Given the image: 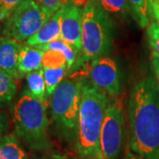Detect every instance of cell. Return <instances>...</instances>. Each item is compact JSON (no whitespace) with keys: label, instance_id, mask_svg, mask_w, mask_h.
Wrapping results in <instances>:
<instances>
[{"label":"cell","instance_id":"1","mask_svg":"<svg viewBox=\"0 0 159 159\" xmlns=\"http://www.w3.org/2000/svg\"><path fill=\"white\" fill-rule=\"evenodd\" d=\"M129 148L143 159H159V89L154 76L134 86L128 101Z\"/></svg>","mask_w":159,"mask_h":159},{"label":"cell","instance_id":"2","mask_svg":"<svg viewBox=\"0 0 159 159\" xmlns=\"http://www.w3.org/2000/svg\"><path fill=\"white\" fill-rule=\"evenodd\" d=\"M110 100L108 95L99 89L89 79L81 80L77 133L74 147L81 159H103L100 137Z\"/></svg>","mask_w":159,"mask_h":159},{"label":"cell","instance_id":"3","mask_svg":"<svg viewBox=\"0 0 159 159\" xmlns=\"http://www.w3.org/2000/svg\"><path fill=\"white\" fill-rule=\"evenodd\" d=\"M11 116L17 136L26 146L34 151H49L47 105L25 90L11 107Z\"/></svg>","mask_w":159,"mask_h":159},{"label":"cell","instance_id":"4","mask_svg":"<svg viewBox=\"0 0 159 159\" xmlns=\"http://www.w3.org/2000/svg\"><path fill=\"white\" fill-rule=\"evenodd\" d=\"M114 20L97 0H87L83 7L81 57L85 62L109 55L113 46Z\"/></svg>","mask_w":159,"mask_h":159},{"label":"cell","instance_id":"5","mask_svg":"<svg viewBox=\"0 0 159 159\" xmlns=\"http://www.w3.org/2000/svg\"><path fill=\"white\" fill-rule=\"evenodd\" d=\"M81 96V80L64 79L50 100L51 118L66 136L75 141Z\"/></svg>","mask_w":159,"mask_h":159},{"label":"cell","instance_id":"6","mask_svg":"<svg viewBox=\"0 0 159 159\" xmlns=\"http://www.w3.org/2000/svg\"><path fill=\"white\" fill-rule=\"evenodd\" d=\"M53 14L34 0H24L4 23L3 34L17 42L33 37Z\"/></svg>","mask_w":159,"mask_h":159},{"label":"cell","instance_id":"7","mask_svg":"<svg viewBox=\"0 0 159 159\" xmlns=\"http://www.w3.org/2000/svg\"><path fill=\"white\" fill-rule=\"evenodd\" d=\"M125 135V114L120 100L109 102L103 119L100 148L103 159H119L124 147Z\"/></svg>","mask_w":159,"mask_h":159},{"label":"cell","instance_id":"8","mask_svg":"<svg viewBox=\"0 0 159 159\" xmlns=\"http://www.w3.org/2000/svg\"><path fill=\"white\" fill-rule=\"evenodd\" d=\"M89 80L108 96L117 97L121 93L122 83L119 64L109 55L98 57L91 62Z\"/></svg>","mask_w":159,"mask_h":159},{"label":"cell","instance_id":"9","mask_svg":"<svg viewBox=\"0 0 159 159\" xmlns=\"http://www.w3.org/2000/svg\"><path fill=\"white\" fill-rule=\"evenodd\" d=\"M83 8L75 5L73 0H68L64 6L60 38L68 43L81 55Z\"/></svg>","mask_w":159,"mask_h":159},{"label":"cell","instance_id":"10","mask_svg":"<svg viewBox=\"0 0 159 159\" xmlns=\"http://www.w3.org/2000/svg\"><path fill=\"white\" fill-rule=\"evenodd\" d=\"M21 43L9 37L0 38V70L20 79L18 72V59Z\"/></svg>","mask_w":159,"mask_h":159},{"label":"cell","instance_id":"11","mask_svg":"<svg viewBox=\"0 0 159 159\" xmlns=\"http://www.w3.org/2000/svg\"><path fill=\"white\" fill-rule=\"evenodd\" d=\"M64 6L57 12H55L46 23L42 27V29L31 37L25 44L32 47L44 45L60 37L61 34V20H62Z\"/></svg>","mask_w":159,"mask_h":159},{"label":"cell","instance_id":"12","mask_svg":"<svg viewBox=\"0 0 159 159\" xmlns=\"http://www.w3.org/2000/svg\"><path fill=\"white\" fill-rule=\"evenodd\" d=\"M44 51L37 47L21 44L18 59V72L20 79L29 73L43 68Z\"/></svg>","mask_w":159,"mask_h":159},{"label":"cell","instance_id":"13","mask_svg":"<svg viewBox=\"0 0 159 159\" xmlns=\"http://www.w3.org/2000/svg\"><path fill=\"white\" fill-rule=\"evenodd\" d=\"M39 48L43 51H61L65 57L66 58L67 62V70L68 72H73L75 69H77L80 66V63H79V58L82 59L81 55L78 53L74 50V48L72 45H70L68 43L61 39L60 37L57 40L51 42L50 43H47L44 45L35 46Z\"/></svg>","mask_w":159,"mask_h":159},{"label":"cell","instance_id":"14","mask_svg":"<svg viewBox=\"0 0 159 159\" xmlns=\"http://www.w3.org/2000/svg\"><path fill=\"white\" fill-rule=\"evenodd\" d=\"M25 77L27 80L26 90L34 98L46 103L47 93L43 69L41 68L32 73H29Z\"/></svg>","mask_w":159,"mask_h":159},{"label":"cell","instance_id":"15","mask_svg":"<svg viewBox=\"0 0 159 159\" xmlns=\"http://www.w3.org/2000/svg\"><path fill=\"white\" fill-rule=\"evenodd\" d=\"M0 159H28V156L16 137L6 135L0 140Z\"/></svg>","mask_w":159,"mask_h":159},{"label":"cell","instance_id":"16","mask_svg":"<svg viewBox=\"0 0 159 159\" xmlns=\"http://www.w3.org/2000/svg\"><path fill=\"white\" fill-rule=\"evenodd\" d=\"M17 90L16 79L0 70V106L10 104L16 96Z\"/></svg>","mask_w":159,"mask_h":159},{"label":"cell","instance_id":"17","mask_svg":"<svg viewBox=\"0 0 159 159\" xmlns=\"http://www.w3.org/2000/svg\"><path fill=\"white\" fill-rule=\"evenodd\" d=\"M43 74H44V80L46 83L47 98H51L54 91L56 90V89L62 82L65 75L68 72L67 66H65L57 68L43 67Z\"/></svg>","mask_w":159,"mask_h":159},{"label":"cell","instance_id":"18","mask_svg":"<svg viewBox=\"0 0 159 159\" xmlns=\"http://www.w3.org/2000/svg\"><path fill=\"white\" fill-rule=\"evenodd\" d=\"M133 11V19L142 28L149 25V0H128Z\"/></svg>","mask_w":159,"mask_h":159},{"label":"cell","instance_id":"19","mask_svg":"<svg viewBox=\"0 0 159 159\" xmlns=\"http://www.w3.org/2000/svg\"><path fill=\"white\" fill-rule=\"evenodd\" d=\"M102 9L110 15L132 16L133 11L128 0H97Z\"/></svg>","mask_w":159,"mask_h":159},{"label":"cell","instance_id":"20","mask_svg":"<svg viewBox=\"0 0 159 159\" xmlns=\"http://www.w3.org/2000/svg\"><path fill=\"white\" fill-rule=\"evenodd\" d=\"M67 66V62L65 55L61 51H46L43 57V67L57 68L61 66Z\"/></svg>","mask_w":159,"mask_h":159},{"label":"cell","instance_id":"21","mask_svg":"<svg viewBox=\"0 0 159 159\" xmlns=\"http://www.w3.org/2000/svg\"><path fill=\"white\" fill-rule=\"evenodd\" d=\"M147 37L148 44L151 48V51H154L159 57V23L153 21L147 28Z\"/></svg>","mask_w":159,"mask_h":159},{"label":"cell","instance_id":"22","mask_svg":"<svg viewBox=\"0 0 159 159\" xmlns=\"http://www.w3.org/2000/svg\"><path fill=\"white\" fill-rule=\"evenodd\" d=\"M34 1L42 7L45 8L46 10H48L52 14L60 10L67 2L66 0H34Z\"/></svg>","mask_w":159,"mask_h":159},{"label":"cell","instance_id":"23","mask_svg":"<svg viewBox=\"0 0 159 159\" xmlns=\"http://www.w3.org/2000/svg\"><path fill=\"white\" fill-rule=\"evenodd\" d=\"M150 59H151V66L153 69L154 77L157 81V84L159 89V57L157 53H155L154 51H151Z\"/></svg>","mask_w":159,"mask_h":159},{"label":"cell","instance_id":"24","mask_svg":"<svg viewBox=\"0 0 159 159\" xmlns=\"http://www.w3.org/2000/svg\"><path fill=\"white\" fill-rule=\"evenodd\" d=\"M149 15L159 23V0H149Z\"/></svg>","mask_w":159,"mask_h":159},{"label":"cell","instance_id":"25","mask_svg":"<svg viewBox=\"0 0 159 159\" xmlns=\"http://www.w3.org/2000/svg\"><path fill=\"white\" fill-rule=\"evenodd\" d=\"M42 159H80L75 156L66 153H60V152H51L46 155Z\"/></svg>","mask_w":159,"mask_h":159},{"label":"cell","instance_id":"26","mask_svg":"<svg viewBox=\"0 0 159 159\" xmlns=\"http://www.w3.org/2000/svg\"><path fill=\"white\" fill-rule=\"evenodd\" d=\"M24 0H0V6L6 7L10 11H13Z\"/></svg>","mask_w":159,"mask_h":159},{"label":"cell","instance_id":"27","mask_svg":"<svg viewBox=\"0 0 159 159\" xmlns=\"http://www.w3.org/2000/svg\"><path fill=\"white\" fill-rule=\"evenodd\" d=\"M11 12L12 11H10L9 9H7L6 7L0 6V26H1L2 23L6 22L7 18L11 15Z\"/></svg>","mask_w":159,"mask_h":159},{"label":"cell","instance_id":"28","mask_svg":"<svg viewBox=\"0 0 159 159\" xmlns=\"http://www.w3.org/2000/svg\"><path fill=\"white\" fill-rule=\"evenodd\" d=\"M6 119L4 114L0 111V136H2L4 131L6 130Z\"/></svg>","mask_w":159,"mask_h":159},{"label":"cell","instance_id":"29","mask_svg":"<svg viewBox=\"0 0 159 159\" xmlns=\"http://www.w3.org/2000/svg\"><path fill=\"white\" fill-rule=\"evenodd\" d=\"M124 159H143L140 156H138L137 154L134 153L131 149L126 150V152L125 154V157Z\"/></svg>","mask_w":159,"mask_h":159},{"label":"cell","instance_id":"30","mask_svg":"<svg viewBox=\"0 0 159 159\" xmlns=\"http://www.w3.org/2000/svg\"><path fill=\"white\" fill-rule=\"evenodd\" d=\"M74 2H79V1H81V0H73Z\"/></svg>","mask_w":159,"mask_h":159},{"label":"cell","instance_id":"31","mask_svg":"<svg viewBox=\"0 0 159 159\" xmlns=\"http://www.w3.org/2000/svg\"><path fill=\"white\" fill-rule=\"evenodd\" d=\"M2 137H3V136H0V140H1V138H2Z\"/></svg>","mask_w":159,"mask_h":159}]
</instances>
